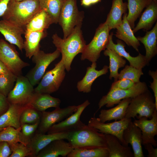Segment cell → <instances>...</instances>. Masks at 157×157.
Listing matches in <instances>:
<instances>
[{
  "instance_id": "cell-12",
  "label": "cell",
  "mask_w": 157,
  "mask_h": 157,
  "mask_svg": "<svg viewBox=\"0 0 157 157\" xmlns=\"http://www.w3.org/2000/svg\"><path fill=\"white\" fill-rule=\"evenodd\" d=\"M77 106H70L61 108H55L51 111L42 112L37 132L45 134L53 125L58 123L70 115L76 110Z\"/></svg>"
},
{
  "instance_id": "cell-2",
  "label": "cell",
  "mask_w": 157,
  "mask_h": 157,
  "mask_svg": "<svg viewBox=\"0 0 157 157\" xmlns=\"http://www.w3.org/2000/svg\"><path fill=\"white\" fill-rule=\"evenodd\" d=\"M41 9L38 0H11L2 17L23 28Z\"/></svg>"
},
{
  "instance_id": "cell-14",
  "label": "cell",
  "mask_w": 157,
  "mask_h": 157,
  "mask_svg": "<svg viewBox=\"0 0 157 157\" xmlns=\"http://www.w3.org/2000/svg\"><path fill=\"white\" fill-rule=\"evenodd\" d=\"M90 104L89 100H87L77 106L75 112L64 120L52 126L47 133L70 132L84 125L85 124L80 120V117L85 109Z\"/></svg>"
},
{
  "instance_id": "cell-7",
  "label": "cell",
  "mask_w": 157,
  "mask_h": 157,
  "mask_svg": "<svg viewBox=\"0 0 157 157\" xmlns=\"http://www.w3.org/2000/svg\"><path fill=\"white\" fill-rule=\"evenodd\" d=\"M148 90L144 82L135 83L131 88L123 90L110 88L107 94L103 96L98 103L99 108L96 112L105 106L107 108L113 107L123 99L133 98Z\"/></svg>"
},
{
  "instance_id": "cell-33",
  "label": "cell",
  "mask_w": 157,
  "mask_h": 157,
  "mask_svg": "<svg viewBox=\"0 0 157 157\" xmlns=\"http://www.w3.org/2000/svg\"><path fill=\"white\" fill-rule=\"evenodd\" d=\"M104 55L109 58L110 64L108 67L110 72L109 79L113 78L114 81L118 80V70L124 67L126 63V60L115 51L108 49H106L104 52Z\"/></svg>"
},
{
  "instance_id": "cell-1",
  "label": "cell",
  "mask_w": 157,
  "mask_h": 157,
  "mask_svg": "<svg viewBox=\"0 0 157 157\" xmlns=\"http://www.w3.org/2000/svg\"><path fill=\"white\" fill-rule=\"evenodd\" d=\"M82 24L74 28L66 38L62 39L56 33L52 37V42L62 54L65 69L69 72L74 59L78 54L82 53L86 45L81 29Z\"/></svg>"
},
{
  "instance_id": "cell-34",
  "label": "cell",
  "mask_w": 157,
  "mask_h": 157,
  "mask_svg": "<svg viewBox=\"0 0 157 157\" xmlns=\"http://www.w3.org/2000/svg\"><path fill=\"white\" fill-rule=\"evenodd\" d=\"M106 147L75 148L68 155L67 157H108Z\"/></svg>"
},
{
  "instance_id": "cell-51",
  "label": "cell",
  "mask_w": 157,
  "mask_h": 157,
  "mask_svg": "<svg viewBox=\"0 0 157 157\" xmlns=\"http://www.w3.org/2000/svg\"><path fill=\"white\" fill-rule=\"evenodd\" d=\"M152 0L155 2H157V0Z\"/></svg>"
},
{
  "instance_id": "cell-36",
  "label": "cell",
  "mask_w": 157,
  "mask_h": 157,
  "mask_svg": "<svg viewBox=\"0 0 157 157\" xmlns=\"http://www.w3.org/2000/svg\"><path fill=\"white\" fill-rule=\"evenodd\" d=\"M41 9L45 10L51 18L53 23L58 22L63 0H38Z\"/></svg>"
},
{
  "instance_id": "cell-3",
  "label": "cell",
  "mask_w": 157,
  "mask_h": 157,
  "mask_svg": "<svg viewBox=\"0 0 157 157\" xmlns=\"http://www.w3.org/2000/svg\"><path fill=\"white\" fill-rule=\"evenodd\" d=\"M67 140L74 148H107L105 134L85 124L69 132Z\"/></svg>"
},
{
  "instance_id": "cell-31",
  "label": "cell",
  "mask_w": 157,
  "mask_h": 157,
  "mask_svg": "<svg viewBox=\"0 0 157 157\" xmlns=\"http://www.w3.org/2000/svg\"><path fill=\"white\" fill-rule=\"evenodd\" d=\"M53 21L44 10H40L30 20L25 26V31H46Z\"/></svg>"
},
{
  "instance_id": "cell-41",
  "label": "cell",
  "mask_w": 157,
  "mask_h": 157,
  "mask_svg": "<svg viewBox=\"0 0 157 157\" xmlns=\"http://www.w3.org/2000/svg\"><path fill=\"white\" fill-rule=\"evenodd\" d=\"M40 122L34 124H21V132L24 138L29 142L32 135L37 129Z\"/></svg>"
},
{
  "instance_id": "cell-8",
  "label": "cell",
  "mask_w": 157,
  "mask_h": 157,
  "mask_svg": "<svg viewBox=\"0 0 157 157\" xmlns=\"http://www.w3.org/2000/svg\"><path fill=\"white\" fill-rule=\"evenodd\" d=\"M65 69L63 60L61 58L53 69L45 73L34 88V92L50 94L57 91L65 77Z\"/></svg>"
},
{
  "instance_id": "cell-23",
  "label": "cell",
  "mask_w": 157,
  "mask_h": 157,
  "mask_svg": "<svg viewBox=\"0 0 157 157\" xmlns=\"http://www.w3.org/2000/svg\"><path fill=\"white\" fill-rule=\"evenodd\" d=\"M24 48L26 56L31 58L40 50V42L46 36V31H25Z\"/></svg>"
},
{
  "instance_id": "cell-28",
  "label": "cell",
  "mask_w": 157,
  "mask_h": 157,
  "mask_svg": "<svg viewBox=\"0 0 157 157\" xmlns=\"http://www.w3.org/2000/svg\"><path fill=\"white\" fill-rule=\"evenodd\" d=\"M60 103L59 99L53 97L50 94L34 92L29 104L42 112L49 108L59 107Z\"/></svg>"
},
{
  "instance_id": "cell-29",
  "label": "cell",
  "mask_w": 157,
  "mask_h": 157,
  "mask_svg": "<svg viewBox=\"0 0 157 157\" xmlns=\"http://www.w3.org/2000/svg\"><path fill=\"white\" fill-rule=\"evenodd\" d=\"M137 38L144 47L145 56L148 65L151 59L157 54V22L151 31L146 32L144 36Z\"/></svg>"
},
{
  "instance_id": "cell-38",
  "label": "cell",
  "mask_w": 157,
  "mask_h": 157,
  "mask_svg": "<svg viewBox=\"0 0 157 157\" xmlns=\"http://www.w3.org/2000/svg\"><path fill=\"white\" fill-rule=\"evenodd\" d=\"M17 77L11 72L0 75V94L7 97L14 88Z\"/></svg>"
},
{
  "instance_id": "cell-18",
  "label": "cell",
  "mask_w": 157,
  "mask_h": 157,
  "mask_svg": "<svg viewBox=\"0 0 157 157\" xmlns=\"http://www.w3.org/2000/svg\"><path fill=\"white\" fill-rule=\"evenodd\" d=\"M123 138L125 146L130 144L133 151L134 157H144L142 148L141 131L131 121L123 131Z\"/></svg>"
},
{
  "instance_id": "cell-44",
  "label": "cell",
  "mask_w": 157,
  "mask_h": 157,
  "mask_svg": "<svg viewBox=\"0 0 157 157\" xmlns=\"http://www.w3.org/2000/svg\"><path fill=\"white\" fill-rule=\"evenodd\" d=\"M12 153L10 144L7 142H0V157H9Z\"/></svg>"
},
{
  "instance_id": "cell-17",
  "label": "cell",
  "mask_w": 157,
  "mask_h": 157,
  "mask_svg": "<svg viewBox=\"0 0 157 157\" xmlns=\"http://www.w3.org/2000/svg\"><path fill=\"white\" fill-rule=\"evenodd\" d=\"M69 132L50 134L37 133L31 138L27 144L30 149L31 157H35L39 152L52 141L59 139L67 140Z\"/></svg>"
},
{
  "instance_id": "cell-45",
  "label": "cell",
  "mask_w": 157,
  "mask_h": 157,
  "mask_svg": "<svg viewBox=\"0 0 157 157\" xmlns=\"http://www.w3.org/2000/svg\"><path fill=\"white\" fill-rule=\"evenodd\" d=\"M10 105L7 97L0 94V116L8 110Z\"/></svg>"
},
{
  "instance_id": "cell-4",
  "label": "cell",
  "mask_w": 157,
  "mask_h": 157,
  "mask_svg": "<svg viewBox=\"0 0 157 157\" xmlns=\"http://www.w3.org/2000/svg\"><path fill=\"white\" fill-rule=\"evenodd\" d=\"M83 12L78 10L76 0H63L58 23L62 28L63 38H67L76 26L82 24Z\"/></svg>"
},
{
  "instance_id": "cell-42",
  "label": "cell",
  "mask_w": 157,
  "mask_h": 157,
  "mask_svg": "<svg viewBox=\"0 0 157 157\" xmlns=\"http://www.w3.org/2000/svg\"><path fill=\"white\" fill-rule=\"evenodd\" d=\"M133 81L126 79H122L114 81L110 88L125 90L132 87L135 84Z\"/></svg>"
},
{
  "instance_id": "cell-35",
  "label": "cell",
  "mask_w": 157,
  "mask_h": 157,
  "mask_svg": "<svg viewBox=\"0 0 157 157\" xmlns=\"http://www.w3.org/2000/svg\"><path fill=\"white\" fill-rule=\"evenodd\" d=\"M21 127L17 129L11 126L4 128L0 131V142H8L10 145L17 142H21L27 145L28 142L21 132Z\"/></svg>"
},
{
  "instance_id": "cell-24",
  "label": "cell",
  "mask_w": 157,
  "mask_h": 157,
  "mask_svg": "<svg viewBox=\"0 0 157 157\" xmlns=\"http://www.w3.org/2000/svg\"><path fill=\"white\" fill-rule=\"evenodd\" d=\"M131 98H128L122 100L116 106L108 109H102L100 111L98 117L102 122L112 120L122 119L125 118L127 107Z\"/></svg>"
},
{
  "instance_id": "cell-11",
  "label": "cell",
  "mask_w": 157,
  "mask_h": 157,
  "mask_svg": "<svg viewBox=\"0 0 157 157\" xmlns=\"http://www.w3.org/2000/svg\"><path fill=\"white\" fill-rule=\"evenodd\" d=\"M34 88L28 79L21 75L17 77L14 86L7 97L10 104H29Z\"/></svg>"
},
{
  "instance_id": "cell-10",
  "label": "cell",
  "mask_w": 157,
  "mask_h": 157,
  "mask_svg": "<svg viewBox=\"0 0 157 157\" xmlns=\"http://www.w3.org/2000/svg\"><path fill=\"white\" fill-rule=\"evenodd\" d=\"M0 60L17 77L22 75V69L29 65L21 58L14 46L2 38L0 39Z\"/></svg>"
},
{
  "instance_id": "cell-50",
  "label": "cell",
  "mask_w": 157,
  "mask_h": 157,
  "mask_svg": "<svg viewBox=\"0 0 157 157\" xmlns=\"http://www.w3.org/2000/svg\"><path fill=\"white\" fill-rule=\"evenodd\" d=\"M13 0L16 1H21L22 0Z\"/></svg>"
},
{
  "instance_id": "cell-26",
  "label": "cell",
  "mask_w": 157,
  "mask_h": 157,
  "mask_svg": "<svg viewBox=\"0 0 157 157\" xmlns=\"http://www.w3.org/2000/svg\"><path fill=\"white\" fill-rule=\"evenodd\" d=\"M127 3L123 0H113L111 9L105 22L110 30L116 28L122 22V15L126 13Z\"/></svg>"
},
{
  "instance_id": "cell-46",
  "label": "cell",
  "mask_w": 157,
  "mask_h": 157,
  "mask_svg": "<svg viewBox=\"0 0 157 157\" xmlns=\"http://www.w3.org/2000/svg\"><path fill=\"white\" fill-rule=\"evenodd\" d=\"M145 149L148 152L147 156L148 157H157V148H154L153 146L151 143H147L143 144Z\"/></svg>"
},
{
  "instance_id": "cell-20",
  "label": "cell",
  "mask_w": 157,
  "mask_h": 157,
  "mask_svg": "<svg viewBox=\"0 0 157 157\" xmlns=\"http://www.w3.org/2000/svg\"><path fill=\"white\" fill-rule=\"evenodd\" d=\"M64 140L59 139L52 141L41 150L36 157H67L74 148Z\"/></svg>"
},
{
  "instance_id": "cell-19",
  "label": "cell",
  "mask_w": 157,
  "mask_h": 157,
  "mask_svg": "<svg viewBox=\"0 0 157 157\" xmlns=\"http://www.w3.org/2000/svg\"><path fill=\"white\" fill-rule=\"evenodd\" d=\"M113 32L110 35L108 44L106 49L112 50L122 57L125 58L129 62L130 65L138 69H142L146 65H147L145 56L139 53L136 57H133L130 55L125 49L124 44L122 41L117 40V44L114 43L113 40Z\"/></svg>"
},
{
  "instance_id": "cell-49",
  "label": "cell",
  "mask_w": 157,
  "mask_h": 157,
  "mask_svg": "<svg viewBox=\"0 0 157 157\" xmlns=\"http://www.w3.org/2000/svg\"><path fill=\"white\" fill-rule=\"evenodd\" d=\"M10 72L4 64L0 60V75Z\"/></svg>"
},
{
  "instance_id": "cell-13",
  "label": "cell",
  "mask_w": 157,
  "mask_h": 157,
  "mask_svg": "<svg viewBox=\"0 0 157 157\" xmlns=\"http://www.w3.org/2000/svg\"><path fill=\"white\" fill-rule=\"evenodd\" d=\"M131 121V118H125L118 121L105 123L101 122L98 117L94 116L90 119L88 125L97 129L101 133L115 136L117 138L121 143L125 146L123 138V133Z\"/></svg>"
},
{
  "instance_id": "cell-16",
  "label": "cell",
  "mask_w": 157,
  "mask_h": 157,
  "mask_svg": "<svg viewBox=\"0 0 157 157\" xmlns=\"http://www.w3.org/2000/svg\"><path fill=\"white\" fill-rule=\"evenodd\" d=\"M25 32L23 28L9 21L0 20V33L10 44L16 45L22 52L24 48L22 35Z\"/></svg>"
},
{
  "instance_id": "cell-9",
  "label": "cell",
  "mask_w": 157,
  "mask_h": 157,
  "mask_svg": "<svg viewBox=\"0 0 157 157\" xmlns=\"http://www.w3.org/2000/svg\"><path fill=\"white\" fill-rule=\"evenodd\" d=\"M60 53L57 49L49 53H46L40 50L32 56V61L35 65L25 76L33 86L39 83L48 66L59 57Z\"/></svg>"
},
{
  "instance_id": "cell-40",
  "label": "cell",
  "mask_w": 157,
  "mask_h": 157,
  "mask_svg": "<svg viewBox=\"0 0 157 157\" xmlns=\"http://www.w3.org/2000/svg\"><path fill=\"white\" fill-rule=\"evenodd\" d=\"M12 153L9 157H31V150L27 145L21 142L10 145Z\"/></svg>"
},
{
  "instance_id": "cell-47",
  "label": "cell",
  "mask_w": 157,
  "mask_h": 157,
  "mask_svg": "<svg viewBox=\"0 0 157 157\" xmlns=\"http://www.w3.org/2000/svg\"><path fill=\"white\" fill-rule=\"evenodd\" d=\"M11 0H0V17L4 14L8 5Z\"/></svg>"
},
{
  "instance_id": "cell-27",
  "label": "cell",
  "mask_w": 157,
  "mask_h": 157,
  "mask_svg": "<svg viewBox=\"0 0 157 157\" xmlns=\"http://www.w3.org/2000/svg\"><path fill=\"white\" fill-rule=\"evenodd\" d=\"M104 134L108 157H134L130 147L123 146L114 135Z\"/></svg>"
},
{
  "instance_id": "cell-6",
  "label": "cell",
  "mask_w": 157,
  "mask_h": 157,
  "mask_svg": "<svg viewBox=\"0 0 157 157\" xmlns=\"http://www.w3.org/2000/svg\"><path fill=\"white\" fill-rule=\"evenodd\" d=\"M155 109L156 110L154 96L148 90L131 99L126 110L125 118H135L136 117L138 119L145 117L151 119Z\"/></svg>"
},
{
  "instance_id": "cell-43",
  "label": "cell",
  "mask_w": 157,
  "mask_h": 157,
  "mask_svg": "<svg viewBox=\"0 0 157 157\" xmlns=\"http://www.w3.org/2000/svg\"><path fill=\"white\" fill-rule=\"evenodd\" d=\"M148 74L153 79V82L150 83L149 87L154 93L155 103L156 109L157 110V70L156 69L155 71L149 70Z\"/></svg>"
},
{
  "instance_id": "cell-52",
  "label": "cell",
  "mask_w": 157,
  "mask_h": 157,
  "mask_svg": "<svg viewBox=\"0 0 157 157\" xmlns=\"http://www.w3.org/2000/svg\"><path fill=\"white\" fill-rule=\"evenodd\" d=\"M4 128H0V131L2 130Z\"/></svg>"
},
{
  "instance_id": "cell-39",
  "label": "cell",
  "mask_w": 157,
  "mask_h": 157,
  "mask_svg": "<svg viewBox=\"0 0 157 157\" xmlns=\"http://www.w3.org/2000/svg\"><path fill=\"white\" fill-rule=\"evenodd\" d=\"M124 68L119 73L118 80L126 79L131 80L135 83L140 81L141 76L144 74L142 69H138L130 65H125Z\"/></svg>"
},
{
  "instance_id": "cell-15",
  "label": "cell",
  "mask_w": 157,
  "mask_h": 157,
  "mask_svg": "<svg viewBox=\"0 0 157 157\" xmlns=\"http://www.w3.org/2000/svg\"><path fill=\"white\" fill-rule=\"evenodd\" d=\"M133 122L141 131L142 145L150 143L156 147L157 142L154 137L157 134V110H154L152 118L149 119L142 117Z\"/></svg>"
},
{
  "instance_id": "cell-21",
  "label": "cell",
  "mask_w": 157,
  "mask_h": 157,
  "mask_svg": "<svg viewBox=\"0 0 157 157\" xmlns=\"http://www.w3.org/2000/svg\"><path fill=\"white\" fill-rule=\"evenodd\" d=\"M28 104H10L8 110L0 116V128L11 126L17 129L21 127V115Z\"/></svg>"
},
{
  "instance_id": "cell-48",
  "label": "cell",
  "mask_w": 157,
  "mask_h": 157,
  "mask_svg": "<svg viewBox=\"0 0 157 157\" xmlns=\"http://www.w3.org/2000/svg\"><path fill=\"white\" fill-rule=\"evenodd\" d=\"M101 1V0H81V4L85 7H88L100 2Z\"/></svg>"
},
{
  "instance_id": "cell-22",
  "label": "cell",
  "mask_w": 157,
  "mask_h": 157,
  "mask_svg": "<svg viewBox=\"0 0 157 157\" xmlns=\"http://www.w3.org/2000/svg\"><path fill=\"white\" fill-rule=\"evenodd\" d=\"M97 63L92 62L90 66L87 67L86 74L82 79L77 84V88L79 92L88 93L91 90V86L94 81L98 77L106 74L108 72V66L104 65L100 70L96 69Z\"/></svg>"
},
{
  "instance_id": "cell-37",
  "label": "cell",
  "mask_w": 157,
  "mask_h": 157,
  "mask_svg": "<svg viewBox=\"0 0 157 157\" xmlns=\"http://www.w3.org/2000/svg\"><path fill=\"white\" fill-rule=\"evenodd\" d=\"M42 112H39L28 104L21 114L20 117L21 124H34L40 122Z\"/></svg>"
},
{
  "instance_id": "cell-5",
  "label": "cell",
  "mask_w": 157,
  "mask_h": 157,
  "mask_svg": "<svg viewBox=\"0 0 157 157\" xmlns=\"http://www.w3.org/2000/svg\"><path fill=\"white\" fill-rule=\"evenodd\" d=\"M110 31L105 22L99 25L92 39L89 44L85 45L81 53V60L87 59L92 63L96 62L101 51L106 49L108 44Z\"/></svg>"
},
{
  "instance_id": "cell-32",
  "label": "cell",
  "mask_w": 157,
  "mask_h": 157,
  "mask_svg": "<svg viewBox=\"0 0 157 157\" xmlns=\"http://www.w3.org/2000/svg\"><path fill=\"white\" fill-rule=\"evenodd\" d=\"M127 8L129 13L127 19L131 28L135 27V22L140 16L144 8L146 7L152 0H128Z\"/></svg>"
},
{
  "instance_id": "cell-30",
  "label": "cell",
  "mask_w": 157,
  "mask_h": 157,
  "mask_svg": "<svg viewBox=\"0 0 157 157\" xmlns=\"http://www.w3.org/2000/svg\"><path fill=\"white\" fill-rule=\"evenodd\" d=\"M157 19V2L152 0L146 7L136 26L133 30V33L143 29L149 30Z\"/></svg>"
},
{
  "instance_id": "cell-25",
  "label": "cell",
  "mask_w": 157,
  "mask_h": 157,
  "mask_svg": "<svg viewBox=\"0 0 157 157\" xmlns=\"http://www.w3.org/2000/svg\"><path fill=\"white\" fill-rule=\"evenodd\" d=\"M127 14H124L122 22L117 27L115 35L118 38L123 41L128 45L132 47L139 52L138 48L140 46L139 41L134 35L127 19Z\"/></svg>"
}]
</instances>
